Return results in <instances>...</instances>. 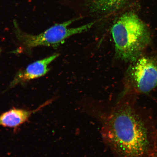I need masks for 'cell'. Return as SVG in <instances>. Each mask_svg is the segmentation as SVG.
<instances>
[{"instance_id":"cell-2","label":"cell","mask_w":157,"mask_h":157,"mask_svg":"<svg viewBox=\"0 0 157 157\" xmlns=\"http://www.w3.org/2000/svg\"><path fill=\"white\" fill-rule=\"evenodd\" d=\"M111 32L117 56L125 62L136 61L151 41L148 27L133 12L120 17Z\"/></svg>"},{"instance_id":"cell-4","label":"cell","mask_w":157,"mask_h":157,"mask_svg":"<svg viewBox=\"0 0 157 157\" xmlns=\"http://www.w3.org/2000/svg\"><path fill=\"white\" fill-rule=\"evenodd\" d=\"M131 79L136 91L149 93L157 86V65L151 59L139 58L129 70Z\"/></svg>"},{"instance_id":"cell-3","label":"cell","mask_w":157,"mask_h":157,"mask_svg":"<svg viewBox=\"0 0 157 157\" xmlns=\"http://www.w3.org/2000/svg\"><path fill=\"white\" fill-rule=\"evenodd\" d=\"M79 18L72 19L53 25L44 32L38 35L28 34L21 30L17 21H13L14 33L20 46L17 52H29L31 49L39 46L52 47L56 48L69 37L85 32L91 29L96 21L81 26L69 28V26Z\"/></svg>"},{"instance_id":"cell-6","label":"cell","mask_w":157,"mask_h":157,"mask_svg":"<svg viewBox=\"0 0 157 157\" xmlns=\"http://www.w3.org/2000/svg\"><path fill=\"white\" fill-rule=\"evenodd\" d=\"M50 103V101H47L32 110L13 108L6 111L0 115V126L16 128L28 121L33 114L40 111Z\"/></svg>"},{"instance_id":"cell-5","label":"cell","mask_w":157,"mask_h":157,"mask_svg":"<svg viewBox=\"0 0 157 157\" xmlns=\"http://www.w3.org/2000/svg\"><path fill=\"white\" fill-rule=\"evenodd\" d=\"M59 56L58 53L53 54L48 57L33 63L24 70L19 71L10 83L9 88H12L18 84L45 75L50 70L48 67L49 64Z\"/></svg>"},{"instance_id":"cell-8","label":"cell","mask_w":157,"mask_h":157,"mask_svg":"<svg viewBox=\"0 0 157 157\" xmlns=\"http://www.w3.org/2000/svg\"><path fill=\"white\" fill-rule=\"evenodd\" d=\"M1 51H0V54H1Z\"/></svg>"},{"instance_id":"cell-7","label":"cell","mask_w":157,"mask_h":157,"mask_svg":"<svg viewBox=\"0 0 157 157\" xmlns=\"http://www.w3.org/2000/svg\"><path fill=\"white\" fill-rule=\"evenodd\" d=\"M128 0H87L88 9L95 14H105L119 10Z\"/></svg>"},{"instance_id":"cell-1","label":"cell","mask_w":157,"mask_h":157,"mask_svg":"<svg viewBox=\"0 0 157 157\" xmlns=\"http://www.w3.org/2000/svg\"><path fill=\"white\" fill-rule=\"evenodd\" d=\"M154 131L133 103L121 101L105 117L102 133L117 157H150Z\"/></svg>"}]
</instances>
